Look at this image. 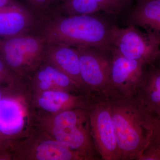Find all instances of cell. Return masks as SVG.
<instances>
[{"mask_svg":"<svg viewBox=\"0 0 160 160\" xmlns=\"http://www.w3.org/2000/svg\"><path fill=\"white\" fill-rule=\"evenodd\" d=\"M120 160H138L148 146L156 118L135 96L108 98Z\"/></svg>","mask_w":160,"mask_h":160,"instance_id":"cell-1","label":"cell"},{"mask_svg":"<svg viewBox=\"0 0 160 160\" xmlns=\"http://www.w3.org/2000/svg\"><path fill=\"white\" fill-rule=\"evenodd\" d=\"M112 28L92 14L56 15L41 21L39 33L47 43L110 50Z\"/></svg>","mask_w":160,"mask_h":160,"instance_id":"cell-2","label":"cell"},{"mask_svg":"<svg viewBox=\"0 0 160 160\" xmlns=\"http://www.w3.org/2000/svg\"><path fill=\"white\" fill-rule=\"evenodd\" d=\"M33 127L82 154L87 160L98 158L91 136L89 110L72 109L57 114L34 110Z\"/></svg>","mask_w":160,"mask_h":160,"instance_id":"cell-3","label":"cell"},{"mask_svg":"<svg viewBox=\"0 0 160 160\" xmlns=\"http://www.w3.org/2000/svg\"><path fill=\"white\" fill-rule=\"evenodd\" d=\"M33 120L28 84L16 85L0 101V132L13 146L31 132Z\"/></svg>","mask_w":160,"mask_h":160,"instance_id":"cell-4","label":"cell"},{"mask_svg":"<svg viewBox=\"0 0 160 160\" xmlns=\"http://www.w3.org/2000/svg\"><path fill=\"white\" fill-rule=\"evenodd\" d=\"M46 40L39 33H25L3 39L0 55L10 69L29 80L44 61Z\"/></svg>","mask_w":160,"mask_h":160,"instance_id":"cell-5","label":"cell"},{"mask_svg":"<svg viewBox=\"0 0 160 160\" xmlns=\"http://www.w3.org/2000/svg\"><path fill=\"white\" fill-rule=\"evenodd\" d=\"M110 50L129 59L153 66L160 56V42L148 32L129 25L125 28L112 26Z\"/></svg>","mask_w":160,"mask_h":160,"instance_id":"cell-6","label":"cell"},{"mask_svg":"<svg viewBox=\"0 0 160 160\" xmlns=\"http://www.w3.org/2000/svg\"><path fill=\"white\" fill-rule=\"evenodd\" d=\"M10 152L13 160H87L82 154L35 128L15 143Z\"/></svg>","mask_w":160,"mask_h":160,"instance_id":"cell-7","label":"cell"},{"mask_svg":"<svg viewBox=\"0 0 160 160\" xmlns=\"http://www.w3.org/2000/svg\"><path fill=\"white\" fill-rule=\"evenodd\" d=\"M75 48L79 55L81 78L86 92L106 98L112 60V53H109L110 50L91 47Z\"/></svg>","mask_w":160,"mask_h":160,"instance_id":"cell-8","label":"cell"},{"mask_svg":"<svg viewBox=\"0 0 160 160\" xmlns=\"http://www.w3.org/2000/svg\"><path fill=\"white\" fill-rule=\"evenodd\" d=\"M91 134L101 159L120 160L116 136L108 102L103 99L89 109Z\"/></svg>","mask_w":160,"mask_h":160,"instance_id":"cell-9","label":"cell"},{"mask_svg":"<svg viewBox=\"0 0 160 160\" xmlns=\"http://www.w3.org/2000/svg\"><path fill=\"white\" fill-rule=\"evenodd\" d=\"M112 60L108 98L134 96L142 82L148 66L112 51Z\"/></svg>","mask_w":160,"mask_h":160,"instance_id":"cell-10","label":"cell"},{"mask_svg":"<svg viewBox=\"0 0 160 160\" xmlns=\"http://www.w3.org/2000/svg\"><path fill=\"white\" fill-rule=\"evenodd\" d=\"M30 101L35 111L57 114L72 109L89 110L103 98L90 94H74L61 90L30 92Z\"/></svg>","mask_w":160,"mask_h":160,"instance_id":"cell-11","label":"cell"},{"mask_svg":"<svg viewBox=\"0 0 160 160\" xmlns=\"http://www.w3.org/2000/svg\"><path fill=\"white\" fill-rule=\"evenodd\" d=\"M40 24L33 12L21 5L11 3L0 8V38L3 39L30 33Z\"/></svg>","mask_w":160,"mask_h":160,"instance_id":"cell-12","label":"cell"},{"mask_svg":"<svg viewBox=\"0 0 160 160\" xmlns=\"http://www.w3.org/2000/svg\"><path fill=\"white\" fill-rule=\"evenodd\" d=\"M29 81L28 86L31 92L61 90L74 94H86L68 76L45 61Z\"/></svg>","mask_w":160,"mask_h":160,"instance_id":"cell-13","label":"cell"},{"mask_svg":"<svg viewBox=\"0 0 160 160\" xmlns=\"http://www.w3.org/2000/svg\"><path fill=\"white\" fill-rule=\"evenodd\" d=\"M44 61L70 78L86 94L80 72L79 55L75 47L47 43Z\"/></svg>","mask_w":160,"mask_h":160,"instance_id":"cell-14","label":"cell"},{"mask_svg":"<svg viewBox=\"0 0 160 160\" xmlns=\"http://www.w3.org/2000/svg\"><path fill=\"white\" fill-rule=\"evenodd\" d=\"M129 19V25L144 29L160 42V0H137Z\"/></svg>","mask_w":160,"mask_h":160,"instance_id":"cell-15","label":"cell"},{"mask_svg":"<svg viewBox=\"0 0 160 160\" xmlns=\"http://www.w3.org/2000/svg\"><path fill=\"white\" fill-rule=\"evenodd\" d=\"M135 0H71L62 6L69 15L105 12L113 16L126 11Z\"/></svg>","mask_w":160,"mask_h":160,"instance_id":"cell-16","label":"cell"},{"mask_svg":"<svg viewBox=\"0 0 160 160\" xmlns=\"http://www.w3.org/2000/svg\"><path fill=\"white\" fill-rule=\"evenodd\" d=\"M135 96L157 118H160V69L149 66Z\"/></svg>","mask_w":160,"mask_h":160,"instance_id":"cell-17","label":"cell"},{"mask_svg":"<svg viewBox=\"0 0 160 160\" xmlns=\"http://www.w3.org/2000/svg\"><path fill=\"white\" fill-rule=\"evenodd\" d=\"M34 13L46 14L59 0H24Z\"/></svg>","mask_w":160,"mask_h":160,"instance_id":"cell-18","label":"cell"},{"mask_svg":"<svg viewBox=\"0 0 160 160\" xmlns=\"http://www.w3.org/2000/svg\"><path fill=\"white\" fill-rule=\"evenodd\" d=\"M138 160H160V152L156 147L149 142Z\"/></svg>","mask_w":160,"mask_h":160,"instance_id":"cell-19","label":"cell"},{"mask_svg":"<svg viewBox=\"0 0 160 160\" xmlns=\"http://www.w3.org/2000/svg\"><path fill=\"white\" fill-rule=\"evenodd\" d=\"M149 142L160 152V118L154 122Z\"/></svg>","mask_w":160,"mask_h":160,"instance_id":"cell-20","label":"cell"},{"mask_svg":"<svg viewBox=\"0 0 160 160\" xmlns=\"http://www.w3.org/2000/svg\"><path fill=\"white\" fill-rule=\"evenodd\" d=\"M12 146V144L6 139L0 132V150L9 151L10 152Z\"/></svg>","mask_w":160,"mask_h":160,"instance_id":"cell-21","label":"cell"},{"mask_svg":"<svg viewBox=\"0 0 160 160\" xmlns=\"http://www.w3.org/2000/svg\"><path fill=\"white\" fill-rule=\"evenodd\" d=\"M17 84L0 86V101Z\"/></svg>","mask_w":160,"mask_h":160,"instance_id":"cell-22","label":"cell"},{"mask_svg":"<svg viewBox=\"0 0 160 160\" xmlns=\"http://www.w3.org/2000/svg\"><path fill=\"white\" fill-rule=\"evenodd\" d=\"M12 160V158L9 152L0 150V160Z\"/></svg>","mask_w":160,"mask_h":160,"instance_id":"cell-23","label":"cell"},{"mask_svg":"<svg viewBox=\"0 0 160 160\" xmlns=\"http://www.w3.org/2000/svg\"><path fill=\"white\" fill-rule=\"evenodd\" d=\"M11 3L10 0H0V8L8 6Z\"/></svg>","mask_w":160,"mask_h":160,"instance_id":"cell-24","label":"cell"},{"mask_svg":"<svg viewBox=\"0 0 160 160\" xmlns=\"http://www.w3.org/2000/svg\"><path fill=\"white\" fill-rule=\"evenodd\" d=\"M71 0H59L60 2H62V6H65L68 4Z\"/></svg>","mask_w":160,"mask_h":160,"instance_id":"cell-25","label":"cell"},{"mask_svg":"<svg viewBox=\"0 0 160 160\" xmlns=\"http://www.w3.org/2000/svg\"><path fill=\"white\" fill-rule=\"evenodd\" d=\"M154 66H157L158 68L160 69V56L158 58V59L157 60L156 62L155 63Z\"/></svg>","mask_w":160,"mask_h":160,"instance_id":"cell-26","label":"cell"},{"mask_svg":"<svg viewBox=\"0 0 160 160\" xmlns=\"http://www.w3.org/2000/svg\"><path fill=\"white\" fill-rule=\"evenodd\" d=\"M2 40H0V50H1V47H2Z\"/></svg>","mask_w":160,"mask_h":160,"instance_id":"cell-27","label":"cell"}]
</instances>
